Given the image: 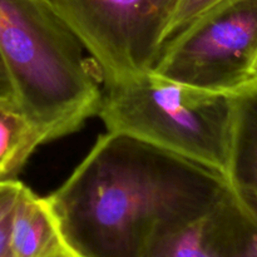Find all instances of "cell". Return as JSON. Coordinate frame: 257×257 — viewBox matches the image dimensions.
I'll return each mask as SVG.
<instances>
[{
  "instance_id": "obj_1",
  "label": "cell",
  "mask_w": 257,
  "mask_h": 257,
  "mask_svg": "<svg viewBox=\"0 0 257 257\" xmlns=\"http://www.w3.org/2000/svg\"><path fill=\"white\" fill-rule=\"evenodd\" d=\"M230 190L223 176L120 133L98 137L47 196L65 240L85 257H142L165 225L205 213Z\"/></svg>"
},
{
  "instance_id": "obj_2",
  "label": "cell",
  "mask_w": 257,
  "mask_h": 257,
  "mask_svg": "<svg viewBox=\"0 0 257 257\" xmlns=\"http://www.w3.org/2000/svg\"><path fill=\"white\" fill-rule=\"evenodd\" d=\"M0 55L15 100L45 142L98 115L99 75L50 0H0Z\"/></svg>"
},
{
  "instance_id": "obj_3",
  "label": "cell",
  "mask_w": 257,
  "mask_h": 257,
  "mask_svg": "<svg viewBox=\"0 0 257 257\" xmlns=\"http://www.w3.org/2000/svg\"><path fill=\"white\" fill-rule=\"evenodd\" d=\"M98 115L120 133L226 178L231 140L230 93L147 72L103 85Z\"/></svg>"
},
{
  "instance_id": "obj_4",
  "label": "cell",
  "mask_w": 257,
  "mask_h": 257,
  "mask_svg": "<svg viewBox=\"0 0 257 257\" xmlns=\"http://www.w3.org/2000/svg\"><path fill=\"white\" fill-rule=\"evenodd\" d=\"M50 2L108 85L155 68L180 0Z\"/></svg>"
},
{
  "instance_id": "obj_5",
  "label": "cell",
  "mask_w": 257,
  "mask_h": 257,
  "mask_svg": "<svg viewBox=\"0 0 257 257\" xmlns=\"http://www.w3.org/2000/svg\"><path fill=\"white\" fill-rule=\"evenodd\" d=\"M257 0H220L166 42L152 72L230 93L257 74Z\"/></svg>"
},
{
  "instance_id": "obj_6",
  "label": "cell",
  "mask_w": 257,
  "mask_h": 257,
  "mask_svg": "<svg viewBox=\"0 0 257 257\" xmlns=\"http://www.w3.org/2000/svg\"><path fill=\"white\" fill-rule=\"evenodd\" d=\"M228 186L238 200L257 198V74L230 92Z\"/></svg>"
},
{
  "instance_id": "obj_7",
  "label": "cell",
  "mask_w": 257,
  "mask_h": 257,
  "mask_svg": "<svg viewBox=\"0 0 257 257\" xmlns=\"http://www.w3.org/2000/svg\"><path fill=\"white\" fill-rule=\"evenodd\" d=\"M59 235L60 230L45 198L37 196L23 183L10 216V255L35 257Z\"/></svg>"
},
{
  "instance_id": "obj_8",
  "label": "cell",
  "mask_w": 257,
  "mask_h": 257,
  "mask_svg": "<svg viewBox=\"0 0 257 257\" xmlns=\"http://www.w3.org/2000/svg\"><path fill=\"white\" fill-rule=\"evenodd\" d=\"M45 138L15 99L0 98V183L17 180Z\"/></svg>"
},
{
  "instance_id": "obj_9",
  "label": "cell",
  "mask_w": 257,
  "mask_h": 257,
  "mask_svg": "<svg viewBox=\"0 0 257 257\" xmlns=\"http://www.w3.org/2000/svg\"><path fill=\"white\" fill-rule=\"evenodd\" d=\"M211 208L205 213L161 227L147 243L142 257H225L215 246L208 231Z\"/></svg>"
},
{
  "instance_id": "obj_10",
  "label": "cell",
  "mask_w": 257,
  "mask_h": 257,
  "mask_svg": "<svg viewBox=\"0 0 257 257\" xmlns=\"http://www.w3.org/2000/svg\"><path fill=\"white\" fill-rule=\"evenodd\" d=\"M220 0H180L168 29L167 40Z\"/></svg>"
},
{
  "instance_id": "obj_11",
  "label": "cell",
  "mask_w": 257,
  "mask_h": 257,
  "mask_svg": "<svg viewBox=\"0 0 257 257\" xmlns=\"http://www.w3.org/2000/svg\"><path fill=\"white\" fill-rule=\"evenodd\" d=\"M23 183L18 180L0 183V221L4 220L14 208Z\"/></svg>"
},
{
  "instance_id": "obj_12",
  "label": "cell",
  "mask_w": 257,
  "mask_h": 257,
  "mask_svg": "<svg viewBox=\"0 0 257 257\" xmlns=\"http://www.w3.org/2000/svg\"><path fill=\"white\" fill-rule=\"evenodd\" d=\"M35 257H85L84 255L79 252V251L75 250L69 242L64 238L63 233L60 232V235L50 243L48 247H45L44 250L40 253H38Z\"/></svg>"
},
{
  "instance_id": "obj_13",
  "label": "cell",
  "mask_w": 257,
  "mask_h": 257,
  "mask_svg": "<svg viewBox=\"0 0 257 257\" xmlns=\"http://www.w3.org/2000/svg\"><path fill=\"white\" fill-rule=\"evenodd\" d=\"M0 98L2 99H15L14 89H13L10 77L5 68L3 58L0 55Z\"/></svg>"
},
{
  "instance_id": "obj_14",
  "label": "cell",
  "mask_w": 257,
  "mask_h": 257,
  "mask_svg": "<svg viewBox=\"0 0 257 257\" xmlns=\"http://www.w3.org/2000/svg\"><path fill=\"white\" fill-rule=\"evenodd\" d=\"M12 212L4 220L0 221V257H12L9 248L10 216H12Z\"/></svg>"
},
{
  "instance_id": "obj_15",
  "label": "cell",
  "mask_w": 257,
  "mask_h": 257,
  "mask_svg": "<svg viewBox=\"0 0 257 257\" xmlns=\"http://www.w3.org/2000/svg\"><path fill=\"white\" fill-rule=\"evenodd\" d=\"M256 70H257V62H256Z\"/></svg>"
}]
</instances>
